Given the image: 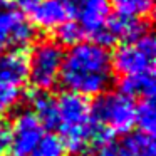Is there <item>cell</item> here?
<instances>
[{
    "instance_id": "cell-17",
    "label": "cell",
    "mask_w": 156,
    "mask_h": 156,
    "mask_svg": "<svg viewBox=\"0 0 156 156\" xmlns=\"http://www.w3.org/2000/svg\"><path fill=\"white\" fill-rule=\"evenodd\" d=\"M22 99V87L0 79V118L12 112Z\"/></svg>"
},
{
    "instance_id": "cell-9",
    "label": "cell",
    "mask_w": 156,
    "mask_h": 156,
    "mask_svg": "<svg viewBox=\"0 0 156 156\" xmlns=\"http://www.w3.org/2000/svg\"><path fill=\"white\" fill-rule=\"evenodd\" d=\"M148 34V24L144 19H136V17H126V15H116L109 19L108 25L104 29V34L101 37L99 44L108 45L114 42H129L141 35Z\"/></svg>"
},
{
    "instance_id": "cell-5",
    "label": "cell",
    "mask_w": 156,
    "mask_h": 156,
    "mask_svg": "<svg viewBox=\"0 0 156 156\" xmlns=\"http://www.w3.org/2000/svg\"><path fill=\"white\" fill-rule=\"evenodd\" d=\"M154 54L156 44L151 34L129 42H122L112 54V67L121 77L134 74L154 72Z\"/></svg>"
},
{
    "instance_id": "cell-18",
    "label": "cell",
    "mask_w": 156,
    "mask_h": 156,
    "mask_svg": "<svg viewBox=\"0 0 156 156\" xmlns=\"http://www.w3.org/2000/svg\"><path fill=\"white\" fill-rule=\"evenodd\" d=\"M67 148L57 134H44L30 156H67Z\"/></svg>"
},
{
    "instance_id": "cell-20",
    "label": "cell",
    "mask_w": 156,
    "mask_h": 156,
    "mask_svg": "<svg viewBox=\"0 0 156 156\" xmlns=\"http://www.w3.org/2000/svg\"><path fill=\"white\" fill-rule=\"evenodd\" d=\"M9 139H10V129L9 122L4 118H0V156L9 151Z\"/></svg>"
},
{
    "instance_id": "cell-11",
    "label": "cell",
    "mask_w": 156,
    "mask_h": 156,
    "mask_svg": "<svg viewBox=\"0 0 156 156\" xmlns=\"http://www.w3.org/2000/svg\"><path fill=\"white\" fill-rule=\"evenodd\" d=\"M30 24L42 30H57L71 19L67 7L62 0H41L30 10Z\"/></svg>"
},
{
    "instance_id": "cell-19",
    "label": "cell",
    "mask_w": 156,
    "mask_h": 156,
    "mask_svg": "<svg viewBox=\"0 0 156 156\" xmlns=\"http://www.w3.org/2000/svg\"><path fill=\"white\" fill-rule=\"evenodd\" d=\"M55 35H57L59 44L61 45H69V47L79 44V42H82L86 39V34L81 29V25H79L76 20H71V19H69L67 22H64V24L55 30Z\"/></svg>"
},
{
    "instance_id": "cell-14",
    "label": "cell",
    "mask_w": 156,
    "mask_h": 156,
    "mask_svg": "<svg viewBox=\"0 0 156 156\" xmlns=\"http://www.w3.org/2000/svg\"><path fill=\"white\" fill-rule=\"evenodd\" d=\"M30 111L39 118L44 128H52L55 114V98L49 94V91H34L29 98Z\"/></svg>"
},
{
    "instance_id": "cell-4",
    "label": "cell",
    "mask_w": 156,
    "mask_h": 156,
    "mask_svg": "<svg viewBox=\"0 0 156 156\" xmlns=\"http://www.w3.org/2000/svg\"><path fill=\"white\" fill-rule=\"evenodd\" d=\"M64 49L55 41L35 42L27 57V79L35 91H49L59 82Z\"/></svg>"
},
{
    "instance_id": "cell-22",
    "label": "cell",
    "mask_w": 156,
    "mask_h": 156,
    "mask_svg": "<svg viewBox=\"0 0 156 156\" xmlns=\"http://www.w3.org/2000/svg\"><path fill=\"white\" fill-rule=\"evenodd\" d=\"M98 156H101V154H99V153H98Z\"/></svg>"
},
{
    "instance_id": "cell-12",
    "label": "cell",
    "mask_w": 156,
    "mask_h": 156,
    "mask_svg": "<svg viewBox=\"0 0 156 156\" xmlns=\"http://www.w3.org/2000/svg\"><path fill=\"white\" fill-rule=\"evenodd\" d=\"M0 79L24 87L27 81V57L22 51L0 54Z\"/></svg>"
},
{
    "instance_id": "cell-1",
    "label": "cell",
    "mask_w": 156,
    "mask_h": 156,
    "mask_svg": "<svg viewBox=\"0 0 156 156\" xmlns=\"http://www.w3.org/2000/svg\"><path fill=\"white\" fill-rule=\"evenodd\" d=\"M114 74L109 49L94 41H82L64 52L59 82L66 92L87 99L108 92Z\"/></svg>"
},
{
    "instance_id": "cell-13",
    "label": "cell",
    "mask_w": 156,
    "mask_h": 156,
    "mask_svg": "<svg viewBox=\"0 0 156 156\" xmlns=\"http://www.w3.org/2000/svg\"><path fill=\"white\" fill-rule=\"evenodd\" d=\"M121 92L129 96L131 99H153L156 91L154 72H146V74H134L126 76L121 79Z\"/></svg>"
},
{
    "instance_id": "cell-7",
    "label": "cell",
    "mask_w": 156,
    "mask_h": 156,
    "mask_svg": "<svg viewBox=\"0 0 156 156\" xmlns=\"http://www.w3.org/2000/svg\"><path fill=\"white\" fill-rule=\"evenodd\" d=\"M69 15L84 30L86 37L94 42H101L104 29L111 19L109 0H62Z\"/></svg>"
},
{
    "instance_id": "cell-8",
    "label": "cell",
    "mask_w": 156,
    "mask_h": 156,
    "mask_svg": "<svg viewBox=\"0 0 156 156\" xmlns=\"http://www.w3.org/2000/svg\"><path fill=\"white\" fill-rule=\"evenodd\" d=\"M9 129H10L9 149L12 156H30L34 148L45 134L44 124L30 109H24L19 112L12 124H9Z\"/></svg>"
},
{
    "instance_id": "cell-6",
    "label": "cell",
    "mask_w": 156,
    "mask_h": 156,
    "mask_svg": "<svg viewBox=\"0 0 156 156\" xmlns=\"http://www.w3.org/2000/svg\"><path fill=\"white\" fill-rule=\"evenodd\" d=\"M35 29L10 0H0V54L24 51L34 42Z\"/></svg>"
},
{
    "instance_id": "cell-16",
    "label": "cell",
    "mask_w": 156,
    "mask_h": 156,
    "mask_svg": "<svg viewBox=\"0 0 156 156\" xmlns=\"http://www.w3.org/2000/svg\"><path fill=\"white\" fill-rule=\"evenodd\" d=\"M134 126H138L141 133L151 134L156 129V109L153 99H141L134 111Z\"/></svg>"
},
{
    "instance_id": "cell-3",
    "label": "cell",
    "mask_w": 156,
    "mask_h": 156,
    "mask_svg": "<svg viewBox=\"0 0 156 156\" xmlns=\"http://www.w3.org/2000/svg\"><path fill=\"white\" fill-rule=\"evenodd\" d=\"M91 111L94 122L109 139L112 136L128 134L134 126L136 104L121 91L104 92L98 96L96 102L91 106Z\"/></svg>"
},
{
    "instance_id": "cell-10",
    "label": "cell",
    "mask_w": 156,
    "mask_h": 156,
    "mask_svg": "<svg viewBox=\"0 0 156 156\" xmlns=\"http://www.w3.org/2000/svg\"><path fill=\"white\" fill-rule=\"evenodd\" d=\"M99 153L104 156H156L154 139L146 133H128L121 143H108Z\"/></svg>"
},
{
    "instance_id": "cell-2",
    "label": "cell",
    "mask_w": 156,
    "mask_h": 156,
    "mask_svg": "<svg viewBox=\"0 0 156 156\" xmlns=\"http://www.w3.org/2000/svg\"><path fill=\"white\" fill-rule=\"evenodd\" d=\"M52 128L57 129V136L62 139L67 151L74 154H84L111 143L94 122L89 101L72 92H64L55 98Z\"/></svg>"
},
{
    "instance_id": "cell-15",
    "label": "cell",
    "mask_w": 156,
    "mask_h": 156,
    "mask_svg": "<svg viewBox=\"0 0 156 156\" xmlns=\"http://www.w3.org/2000/svg\"><path fill=\"white\" fill-rule=\"evenodd\" d=\"M153 4L154 0H109V5L116 10V14L144 20L153 12Z\"/></svg>"
},
{
    "instance_id": "cell-21",
    "label": "cell",
    "mask_w": 156,
    "mask_h": 156,
    "mask_svg": "<svg viewBox=\"0 0 156 156\" xmlns=\"http://www.w3.org/2000/svg\"><path fill=\"white\" fill-rule=\"evenodd\" d=\"M10 2L22 12V14H30V10L41 2V0H10Z\"/></svg>"
}]
</instances>
